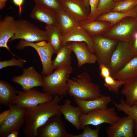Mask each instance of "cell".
<instances>
[{
  "label": "cell",
  "instance_id": "obj_34",
  "mask_svg": "<svg viewBox=\"0 0 137 137\" xmlns=\"http://www.w3.org/2000/svg\"><path fill=\"white\" fill-rule=\"evenodd\" d=\"M87 125L83 129L82 133L78 135H74L69 133V137H98L100 127L99 126H96L94 129H92Z\"/></svg>",
  "mask_w": 137,
  "mask_h": 137
},
{
  "label": "cell",
  "instance_id": "obj_37",
  "mask_svg": "<svg viewBox=\"0 0 137 137\" xmlns=\"http://www.w3.org/2000/svg\"><path fill=\"white\" fill-rule=\"evenodd\" d=\"M26 61L21 58L17 59L14 57L10 60L1 61H0V69L11 66H18L23 68V65Z\"/></svg>",
  "mask_w": 137,
  "mask_h": 137
},
{
  "label": "cell",
  "instance_id": "obj_16",
  "mask_svg": "<svg viewBox=\"0 0 137 137\" xmlns=\"http://www.w3.org/2000/svg\"><path fill=\"white\" fill-rule=\"evenodd\" d=\"M73 42H85L89 50L94 53L92 37L85 29L79 25L63 36L61 38L62 46Z\"/></svg>",
  "mask_w": 137,
  "mask_h": 137
},
{
  "label": "cell",
  "instance_id": "obj_40",
  "mask_svg": "<svg viewBox=\"0 0 137 137\" xmlns=\"http://www.w3.org/2000/svg\"><path fill=\"white\" fill-rule=\"evenodd\" d=\"M130 44L135 55L137 56V32L134 34L132 40Z\"/></svg>",
  "mask_w": 137,
  "mask_h": 137
},
{
  "label": "cell",
  "instance_id": "obj_25",
  "mask_svg": "<svg viewBox=\"0 0 137 137\" xmlns=\"http://www.w3.org/2000/svg\"><path fill=\"white\" fill-rule=\"evenodd\" d=\"M72 51L67 44L63 45L53 61L52 66L53 70L71 66V54Z\"/></svg>",
  "mask_w": 137,
  "mask_h": 137
},
{
  "label": "cell",
  "instance_id": "obj_48",
  "mask_svg": "<svg viewBox=\"0 0 137 137\" xmlns=\"http://www.w3.org/2000/svg\"><path fill=\"white\" fill-rule=\"evenodd\" d=\"M59 0L60 1V0Z\"/></svg>",
  "mask_w": 137,
  "mask_h": 137
},
{
  "label": "cell",
  "instance_id": "obj_35",
  "mask_svg": "<svg viewBox=\"0 0 137 137\" xmlns=\"http://www.w3.org/2000/svg\"><path fill=\"white\" fill-rule=\"evenodd\" d=\"M35 4L43 5L57 12L62 9L59 0H32Z\"/></svg>",
  "mask_w": 137,
  "mask_h": 137
},
{
  "label": "cell",
  "instance_id": "obj_19",
  "mask_svg": "<svg viewBox=\"0 0 137 137\" xmlns=\"http://www.w3.org/2000/svg\"><path fill=\"white\" fill-rule=\"evenodd\" d=\"M60 111L65 120L78 130L81 129L80 119L83 113L79 106H73L70 100L66 99L64 100L63 104L61 105Z\"/></svg>",
  "mask_w": 137,
  "mask_h": 137
},
{
  "label": "cell",
  "instance_id": "obj_4",
  "mask_svg": "<svg viewBox=\"0 0 137 137\" xmlns=\"http://www.w3.org/2000/svg\"><path fill=\"white\" fill-rule=\"evenodd\" d=\"M137 31V18H126L111 26L103 35L108 38L130 43Z\"/></svg>",
  "mask_w": 137,
  "mask_h": 137
},
{
  "label": "cell",
  "instance_id": "obj_43",
  "mask_svg": "<svg viewBox=\"0 0 137 137\" xmlns=\"http://www.w3.org/2000/svg\"><path fill=\"white\" fill-rule=\"evenodd\" d=\"M19 131H13L9 134L7 137H18Z\"/></svg>",
  "mask_w": 137,
  "mask_h": 137
},
{
  "label": "cell",
  "instance_id": "obj_20",
  "mask_svg": "<svg viewBox=\"0 0 137 137\" xmlns=\"http://www.w3.org/2000/svg\"><path fill=\"white\" fill-rule=\"evenodd\" d=\"M76 104L79 106L84 114H86L92 110L98 109H106L108 104L112 100L110 96L102 94L96 98L90 100L74 99Z\"/></svg>",
  "mask_w": 137,
  "mask_h": 137
},
{
  "label": "cell",
  "instance_id": "obj_17",
  "mask_svg": "<svg viewBox=\"0 0 137 137\" xmlns=\"http://www.w3.org/2000/svg\"><path fill=\"white\" fill-rule=\"evenodd\" d=\"M30 16L32 19L44 23L46 25H57V12L42 5L35 4Z\"/></svg>",
  "mask_w": 137,
  "mask_h": 137
},
{
  "label": "cell",
  "instance_id": "obj_31",
  "mask_svg": "<svg viewBox=\"0 0 137 137\" xmlns=\"http://www.w3.org/2000/svg\"><path fill=\"white\" fill-rule=\"evenodd\" d=\"M137 0H121L115 2L111 11L127 12L137 5Z\"/></svg>",
  "mask_w": 137,
  "mask_h": 137
},
{
  "label": "cell",
  "instance_id": "obj_49",
  "mask_svg": "<svg viewBox=\"0 0 137 137\" xmlns=\"http://www.w3.org/2000/svg\"></svg>",
  "mask_w": 137,
  "mask_h": 137
},
{
  "label": "cell",
  "instance_id": "obj_24",
  "mask_svg": "<svg viewBox=\"0 0 137 137\" xmlns=\"http://www.w3.org/2000/svg\"><path fill=\"white\" fill-rule=\"evenodd\" d=\"M57 13V26L62 36L79 25V22L63 9Z\"/></svg>",
  "mask_w": 137,
  "mask_h": 137
},
{
  "label": "cell",
  "instance_id": "obj_1",
  "mask_svg": "<svg viewBox=\"0 0 137 137\" xmlns=\"http://www.w3.org/2000/svg\"><path fill=\"white\" fill-rule=\"evenodd\" d=\"M63 97L56 95L50 101L26 109L25 123L22 129L25 136L37 137L38 129L50 117L62 114L60 111L61 105L60 103Z\"/></svg>",
  "mask_w": 137,
  "mask_h": 137
},
{
  "label": "cell",
  "instance_id": "obj_18",
  "mask_svg": "<svg viewBox=\"0 0 137 137\" xmlns=\"http://www.w3.org/2000/svg\"><path fill=\"white\" fill-rule=\"evenodd\" d=\"M16 30L15 20L10 16H6L0 21V47H5L14 56L20 58L12 53L7 43L15 35Z\"/></svg>",
  "mask_w": 137,
  "mask_h": 137
},
{
  "label": "cell",
  "instance_id": "obj_27",
  "mask_svg": "<svg viewBox=\"0 0 137 137\" xmlns=\"http://www.w3.org/2000/svg\"><path fill=\"white\" fill-rule=\"evenodd\" d=\"M15 88L8 82L0 81V104L8 106L12 103L16 95Z\"/></svg>",
  "mask_w": 137,
  "mask_h": 137
},
{
  "label": "cell",
  "instance_id": "obj_23",
  "mask_svg": "<svg viewBox=\"0 0 137 137\" xmlns=\"http://www.w3.org/2000/svg\"><path fill=\"white\" fill-rule=\"evenodd\" d=\"M112 77L116 80L124 81L137 77V56Z\"/></svg>",
  "mask_w": 137,
  "mask_h": 137
},
{
  "label": "cell",
  "instance_id": "obj_14",
  "mask_svg": "<svg viewBox=\"0 0 137 137\" xmlns=\"http://www.w3.org/2000/svg\"><path fill=\"white\" fill-rule=\"evenodd\" d=\"M59 1L62 9L79 23L88 19L89 13L83 0Z\"/></svg>",
  "mask_w": 137,
  "mask_h": 137
},
{
  "label": "cell",
  "instance_id": "obj_46",
  "mask_svg": "<svg viewBox=\"0 0 137 137\" xmlns=\"http://www.w3.org/2000/svg\"><path fill=\"white\" fill-rule=\"evenodd\" d=\"M134 104H136L137 105V101H136L134 103Z\"/></svg>",
  "mask_w": 137,
  "mask_h": 137
},
{
  "label": "cell",
  "instance_id": "obj_12",
  "mask_svg": "<svg viewBox=\"0 0 137 137\" xmlns=\"http://www.w3.org/2000/svg\"><path fill=\"white\" fill-rule=\"evenodd\" d=\"M62 114L53 115L37 130V137H69L65 125L61 118Z\"/></svg>",
  "mask_w": 137,
  "mask_h": 137
},
{
  "label": "cell",
  "instance_id": "obj_36",
  "mask_svg": "<svg viewBox=\"0 0 137 137\" xmlns=\"http://www.w3.org/2000/svg\"><path fill=\"white\" fill-rule=\"evenodd\" d=\"M106 131L108 137H126L117 122L114 125H110L107 128Z\"/></svg>",
  "mask_w": 137,
  "mask_h": 137
},
{
  "label": "cell",
  "instance_id": "obj_11",
  "mask_svg": "<svg viewBox=\"0 0 137 137\" xmlns=\"http://www.w3.org/2000/svg\"><path fill=\"white\" fill-rule=\"evenodd\" d=\"M135 56L129 43L118 41L111 59L109 68L111 76L122 68Z\"/></svg>",
  "mask_w": 137,
  "mask_h": 137
},
{
  "label": "cell",
  "instance_id": "obj_28",
  "mask_svg": "<svg viewBox=\"0 0 137 137\" xmlns=\"http://www.w3.org/2000/svg\"><path fill=\"white\" fill-rule=\"evenodd\" d=\"M45 30L48 39V42L52 45L57 54L62 46L63 36L57 26L46 25Z\"/></svg>",
  "mask_w": 137,
  "mask_h": 137
},
{
  "label": "cell",
  "instance_id": "obj_26",
  "mask_svg": "<svg viewBox=\"0 0 137 137\" xmlns=\"http://www.w3.org/2000/svg\"><path fill=\"white\" fill-rule=\"evenodd\" d=\"M121 92L126 98L125 102L132 106L137 101V77L125 81Z\"/></svg>",
  "mask_w": 137,
  "mask_h": 137
},
{
  "label": "cell",
  "instance_id": "obj_22",
  "mask_svg": "<svg viewBox=\"0 0 137 137\" xmlns=\"http://www.w3.org/2000/svg\"><path fill=\"white\" fill-rule=\"evenodd\" d=\"M128 17L137 18V5L127 12L110 11L99 16L95 20L108 22L110 24L111 27Z\"/></svg>",
  "mask_w": 137,
  "mask_h": 137
},
{
  "label": "cell",
  "instance_id": "obj_42",
  "mask_svg": "<svg viewBox=\"0 0 137 137\" xmlns=\"http://www.w3.org/2000/svg\"><path fill=\"white\" fill-rule=\"evenodd\" d=\"M24 0H12L13 3L19 8V15H21L22 11V5Z\"/></svg>",
  "mask_w": 137,
  "mask_h": 137
},
{
  "label": "cell",
  "instance_id": "obj_38",
  "mask_svg": "<svg viewBox=\"0 0 137 137\" xmlns=\"http://www.w3.org/2000/svg\"><path fill=\"white\" fill-rule=\"evenodd\" d=\"M100 0H89L90 12L87 20L92 21L97 18V9Z\"/></svg>",
  "mask_w": 137,
  "mask_h": 137
},
{
  "label": "cell",
  "instance_id": "obj_30",
  "mask_svg": "<svg viewBox=\"0 0 137 137\" xmlns=\"http://www.w3.org/2000/svg\"><path fill=\"white\" fill-rule=\"evenodd\" d=\"M126 135V137H134L135 122L129 116L122 117L117 122Z\"/></svg>",
  "mask_w": 137,
  "mask_h": 137
},
{
  "label": "cell",
  "instance_id": "obj_41",
  "mask_svg": "<svg viewBox=\"0 0 137 137\" xmlns=\"http://www.w3.org/2000/svg\"><path fill=\"white\" fill-rule=\"evenodd\" d=\"M10 112V109L5 110L0 114V125L6 119Z\"/></svg>",
  "mask_w": 137,
  "mask_h": 137
},
{
  "label": "cell",
  "instance_id": "obj_8",
  "mask_svg": "<svg viewBox=\"0 0 137 137\" xmlns=\"http://www.w3.org/2000/svg\"><path fill=\"white\" fill-rule=\"evenodd\" d=\"M10 113L5 120L0 125V136L7 137L13 131H19L24 126L26 109L12 103L8 106Z\"/></svg>",
  "mask_w": 137,
  "mask_h": 137
},
{
  "label": "cell",
  "instance_id": "obj_32",
  "mask_svg": "<svg viewBox=\"0 0 137 137\" xmlns=\"http://www.w3.org/2000/svg\"><path fill=\"white\" fill-rule=\"evenodd\" d=\"M104 79V85L108 89L109 91L119 94V89L123 85L125 81L116 80L111 76Z\"/></svg>",
  "mask_w": 137,
  "mask_h": 137
},
{
  "label": "cell",
  "instance_id": "obj_45",
  "mask_svg": "<svg viewBox=\"0 0 137 137\" xmlns=\"http://www.w3.org/2000/svg\"><path fill=\"white\" fill-rule=\"evenodd\" d=\"M84 2L87 9L89 12H90V8L89 4V0H83Z\"/></svg>",
  "mask_w": 137,
  "mask_h": 137
},
{
  "label": "cell",
  "instance_id": "obj_21",
  "mask_svg": "<svg viewBox=\"0 0 137 137\" xmlns=\"http://www.w3.org/2000/svg\"><path fill=\"white\" fill-rule=\"evenodd\" d=\"M79 25L92 37L103 35L110 27V24L108 22L87 19L80 22Z\"/></svg>",
  "mask_w": 137,
  "mask_h": 137
},
{
  "label": "cell",
  "instance_id": "obj_47",
  "mask_svg": "<svg viewBox=\"0 0 137 137\" xmlns=\"http://www.w3.org/2000/svg\"><path fill=\"white\" fill-rule=\"evenodd\" d=\"M120 0H115V2H116V1H119Z\"/></svg>",
  "mask_w": 137,
  "mask_h": 137
},
{
  "label": "cell",
  "instance_id": "obj_10",
  "mask_svg": "<svg viewBox=\"0 0 137 137\" xmlns=\"http://www.w3.org/2000/svg\"><path fill=\"white\" fill-rule=\"evenodd\" d=\"M16 95L12 103L26 109L35 107L43 103L52 101L53 96L33 88L27 90H16Z\"/></svg>",
  "mask_w": 137,
  "mask_h": 137
},
{
  "label": "cell",
  "instance_id": "obj_2",
  "mask_svg": "<svg viewBox=\"0 0 137 137\" xmlns=\"http://www.w3.org/2000/svg\"><path fill=\"white\" fill-rule=\"evenodd\" d=\"M68 93L74 99L93 100L101 96L99 86L91 81L90 75L83 72L69 79L67 82Z\"/></svg>",
  "mask_w": 137,
  "mask_h": 137
},
{
  "label": "cell",
  "instance_id": "obj_44",
  "mask_svg": "<svg viewBox=\"0 0 137 137\" xmlns=\"http://www.w3.org/2000/svg\"><path fill=\"white\" fill-rule=\"evenodd\" d=\"M9 0H0V9L4 8L5 6L6 2Z\"/></svg>",
  "mask_w": 137,
  "mask_h": 137
},
{
  "label": "cell",
  "instance_id": "obj_50",
  "mask_svg": "<svg viewBox=\"0 0 137 137\" xmlns=\"http://www.w3.org/2000/svg\"></svg>",
  "mask_w": 137,
  "mask_h": 137
},
{
  "label": "cell",
  "instance_id": "obj_33",
  "mask_svg": "<svg viewBox=\"0 0 137 137\" xmlns=\"http://www.w3.org/2000/svg\"><path fill=\"white\" fill-rule=\"evenodd\" d=\"M115 2V0H100L97 9V18L101 15L111 11Z\"/></svg>",
  "mask_w": 137,
  "mask_h": 137
},
{
  "label": "cell",
  "instance_id": "obj_6",
  "mask_svg": "<svg viewBox=\"0 0 137 137\" xmlns=\"http://www.w3.org/2000/svg\"><path fill=\"white\" fill-rule=\"evenodd\" d=\"M114 107L106 109H98L83 114L80 119L81 129L87 125L99 126L104 123L110 125L115 124L121 118L118 116Z\"/></svg>",
  "mask_w": 137,
  "mask_h": 137
},
{
  "label": "cell",
  "instance_id": "obj_7",
  "mask_svg": "<svg viewBox=\"0 0 137 137\" xmlns=\"http://www.w3.org/2000/svg\"><path fill=\"white\" fill-rule=\"evenodd\" d=\"M15 23L16 32L10 40V41L20 39L31 42L43 41H48V38L45 30L22 19L15 20Z\"/></svg>",
  "mask_w": 137,
  "mask_h": 137
},
{
  "label": "cell",
  "instance_id": "obj_29",
  "mask_svg": "<svg viewBox=\"0 0 137 137\" xmlns=\"http://www.w3.org/2000/svg\"><path fill=\"white\" fill-rule=\"evenodd\" d=\"M112 101L115 107L118 110L123 112L134 120L135 127L134 135V137H137V105L129 106L127 104L125 101L123 99L120 100V102L118 103Z\"/></svg>",
  "mask_w": 137,
  "mask_h": 137
},
{
  "label": "cell",
  "instance_id": "obj_9",
  "mask_svg": "<svg viewBox=\"0 0 137 137\" xmlns=\"http://www.w3.org/2000/svg\"><path fill=\"white\" fill-rule=\"evenodd\" d=\"M93 48L98 65L109 68L111 57L118 41L102 35L92 37Z\"/></svg>",
  "mask_w": 137,
  "mask_h": 137
},
{
  "label": "cell",
  "instance_id": "obj_3",
  "mask_svg": "<svg viewBox=\"0 0 137 137\" xmlns=\"http://www.w3.org/2000/svg\"><path fill=\"white\" fill-rule=\"evenodd\" d=\"M73 69L72 66L59 68L49 75H42L43 91L54 96H66L68 94V89L67 82Z\"/></svg>",
  "mask_w": 137,
  "mask_h": 137
},
{
  "label": "cell",
  "instance_id": "obj_39",
  "mask_svg": "<svg viewBox=\"0 0 137 137\" xmlns=\"http://www.w3.org/2000/svg\"><path fill=\"white\" fill-rule=\"evenodd\" d=\"M99 65V68L100 71V76L102 78L111 76L110 70L109 68L103 64Z\"/></svg>",
  "mask_w": 137,
  "mask_h": 137
},
{
  "label": "cell",
  "instance_id": "obj_13",
  "mask_svg": "<svg viewBox=\"0 0 137 137\" xmlns=\"http://www.w3.org/2000/svg\"><path fill=\"white\" fill-rule=\"evenodd\" d=\"M12 80L21 85L23 90H28L35 87H42L43 81L42 75L32 66L23 69L22 74L13 77Z\"/></svg>",
  "mask_w": 137,
  "mask_h": 137
},
{
  "label": "cell",
  "instance_id": "obj_15",
  "mask_svg": "<svg viewBox=\"0 0 137 137\" xmlns=\"http://www.w3.org/2000/svg\"><path fill=\"white\" fill-rule=\"evenodd\" d=\"M67 44L75 54L77 60L78 67H80L86 63L94 64L97 61L95 55L89 50L85 42H70Z\"/></svg>",
  "mask_w": 137,
  "mask_h": 137
},
{
  "label": "cell",
  "instance_id": "obj_5",
  "mask_svg": "<svg viewBox=\"0 0 137 137\" xmlns=\"http://www.w3.org/2000/svg\"><path fill=\"white\" fill-rule=\"evenodd\" d=\"M27 46L34 48L39 55L42 67L41 74L47 76L51 74L54 70L52 66V57L53 55L55 54L52 45L45 41L35 43L21 40L16 46V48L21 50Z\"/></svg>",
  "mask_w": 137,
  "mask_h": 137
}]
</instances>
